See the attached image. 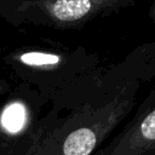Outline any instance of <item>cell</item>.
I'll return each instance as SVG.
<instances>
[{
    "label": "cell",
    "mask_w": 155,
    "mask_h": 155,
    "mask_svg": "<svg viewBox=\"0 0 155 155\" xmlns=\"http://www.w3.org/2000/svg\"><path fill=\"white\" fill-rule=\"evenodd\" d=\"M142 82L134 81L108 98L57 113L29 155H93L136 107Z\"/></svg>",
    "instance_id": "obj_1"
},
{
    "label": "cell",
    "mask_w": 155,
    "mask_h": 155,
    "mask_svg": "<svg viewBox=\"0 0 155 155\" xmlns=\"http://www.w3.org/2000/svg\"><path fill=\"white\" fill-rule=\"evenodd\" d=\"M12 91V86L8 81H6L5 79H0V96L4 94H8Z\"/></svg>",
    "instance_id": "obj_6"
},
{
    "label": "cell",
    "mask_w": 155,
    "mask_h": 155,
    "mask_svg": "<svg viewBox=\"0 0 155 155\" xmlns=\"http://www.w3.org/2000/svg\"><path fill=\"white\" fill-rule=\"evenodd\" d=\"M52 117L53 113L50 109L39 128L28 132H13L4 124L2 108H0V155H29L44 137Z\"/></svg>",
    "instance_id": "obj_5"
},
{
    "label": "cell",
    "mask_w": 155,
    "mask_h": 155,
    "mask_svg": "<svg viewBox=\"0 0 155 155\" xmlns=\"http://www.w3.org/2000/svg\"><path fill=\"white\" fill-rule=\"evenodd\" d=\"M137 0H11L10 23L58 30L81 29L88 22L134 6Z\"/></svg>",
    "instance_id": "obj_3"
},
{
    "label": "cell",
    "mask_w": 155,
    "mask_h": 155,
    "mask_svg": "<svg viewBox=\"0 0 155 155\" xmlns=\"http://www.w3.org/2000/svg\"><path fill=\"white\" fill-rule=\"evenodd\" d=\"M93 155H155V86L120 132Z\"/></svg>",
    "instance_id": "obj_4"
},
{
    "label": "cell",
    "mask_w": 155,
    "mask_h": 155,
    "mask_svg": "<svg viewBox=\"0 0 155 155\" xmlns=\"http://www.w3.org/2000/svg\"><path fill=\"white\" fill-rule=\"evenodd\" d=\"M1 59L21 84L36 90L48 103L99 67V57L82 46L18 47Z\"/></svg>",
    "instance_id": "obj_2"
},
{
    "label": "cell",
    "mask_w": 155,
    "mask_h": 155,
    "mask_svg": "<svg viewBox=\"0 0 155 155\" xmlns=\"http://www.w3.org/2000/svg\"><path fill=\"white\" fill-rule=\"evenodd\" d=\"M149 17L154 25V41H155V0H151L150 7H149Z\"/></svg>",
    "instance_id": "obj_7"
},
{
    "label": "cell",
    "mask_w": 155,
    "mask_h": 155,
    "mask_svg": "<svg viewBox=\"0 0 155 155\" xmlns=\"http://www.w3.org/2000/svg\"><path fill=\"white\" fill-rule=\"evenodd\" d=\"M7 4H8V0H0V17L6 19L7 17Z\"/></svg>",
    "instance_id": "obj_8"
}]
</instances>
